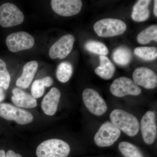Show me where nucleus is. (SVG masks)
<instances>
[{
  "mask_svg": "<svg viewBox=\"0 0 157 157\" xmlns=\"http://www.w3.org/2000/svg\"><path fill=\"white\" fill-rule=\"evenodd\" d=\"M0 117L9 121H14L21 125L30 123L33 116L30 112L8 103L0 104Z\"/></svg>",
  "mask_w": 157,
  "mask_h": 157,
  "instance_id": "obj_5",
  "label": "nucleus"
},
{
  "mask_svg": "<svg viewBox=\"0 0 157 157\" xmlns=\"http://www.w3.org/2000/svg\"><path fill=\"white\" fill-rule=\"evenodd\" d=\"M51 5L52 10L56 14L70 17L80 12L82 4L80 0H52Z\"/></svg>",
  "mask_w": 157,
  "mask_h": 157,
  "instance_id": "obj_12",
  "label": "nucleus"
},
{
  "mask_svg": "<svg viewBox=\"0 0 157 157\" xmlns=\"http://www.w3.org/2000/svg\"><path fill=\"white\" fill-rule=\"evenodd\" d=\"M121 131L111 122L103 124L94 136V142L100 147H106L113 145L120 137Z\"/></svg>",
  "mask_w": 157,
  "mask_h": 157,
  "instance_id": "obj_4",
  "label": "nucleus"
},
{
  "mask_svg": "<svg viewBox=\"0 0 157 157\" xmlns=\"http://www.w3.org/2000/svg\"><path fill=\"white\" fill-rule=\"evenodd\" d=\"M85 46L86 49L88 51L100 56H105L109 52L106 45L98 41H89L86 43Z\"/></svg>",
  "mask_w": 157,
  "mask_h": 157,
  "instance_id": "obj_25",
  "label": "nucleus"
},
{
  "mask_svg": "<svg viewBox=\"0 0 157 157\" xmlns=\"http://www.w3.org/2000/svg\"><path fill=\"white\" fill-rule=\"evenodd\" d=\"M38 63L36 61H31L27 63L23 68L22 75L16 81L17 87L26 89L29 86L36 73Z\"/></svg>",
  "mask_w": 157,
  "mask_h": 157,
  "instance_id": "obj_15",
  "label": "nucleus"
},
{
  "mask_svg": "<svg viewBox=\"0 0 157 157\" xmlns=\"http://www.w3.org/2000/svg\"><path fill=\"white\" fill-rule=\"evenodd\" d=\"M24 19L22 11L14 4L6 3L0 6V25L2 27L19 25Z\"/></svg>",
  "mask_w": 157,
  "mask_h": 157,
  "instance_id": "obj_6",
  "label": "nucleus"
},
{
  "mask_svg": "<svg viewBox=\"0 0 157 157\" xmlns=\"http://www.w3.org/2000/svg\"><path fill=\"white\" fill-rule=\"evenodd\" d=\"M140 128L144 141L146 144H151L157 137V128L155 114L151 111H147L142 117Z\"/></svg>",
  "mask_w": 157,
  "mask_h": 157,
  "instance_id": "obj_10",
  "label": "nucleus"
},
{
  "mask_svg": "<svg viewBox=\"0 0 157 157\" xmlns=\"http://www.w3.org/2000/svg\"><path fill=\"white\" fill-rule=\"evenodd\" d=\"M132 58V52L127 47H119L114 50L113 54V61L120 66H124L128 64Z\"/></svg>",
  "mask_w": 157,
  "mask_h": 157,
  "instance_id": "obj_20",
  "label": "nucleus"
},
{
  "mask_svg": "<svg viewBox=\"0 0 157 157\" xmlns=\"http://www.w3.org/2000/svg\"><path fill=\"white\" fill-rule=\"evenodd\" d=\"M53 82L52 78L48 76L36 80L32 85V96L35 99L41 98L44 94L45 87H50Z\"/></svg>",
  "mask_w": 157,
  "mask_h": 157,
  "instance_id": "obj_19",
  "label": "nucleus"
},
{
  "mask_svg": "<svg viewBox=\"0 0 157 157\" xmlns=\"http://www.w3.org/2000/svg\"><path fill=\"white\" fill-rule=\"evenodd\" d=\"M118 148L124 157H144L138 147L129 142H121Z\"/></svg>",
  "mask_w": 157,
  "mask_h": 157,
  "instance_id": "obj_23",
  "label": "nucleus"
},
{
  "mask_svg": "<svg viewBox=\"0 0 157 157\" xmlns=\"http://www.w3.org/2000/svg\"><path fill=\"white\" fill-rule=\"evenodd\" d=\"M73 72V66L70 63L63 62L59 65L57 69V78L61 82L65 83L70 80Z\"/></svg>",
  "mask_w": 157,
  "mask_h": 157,
  "instance_id": "obj_21",
  "label": "nucleus"
},
{
  "mask_svg": "<svg viewBox=\"0 0 157 157\" xmlns=\"http://www.w3.org/2000/svg\"><path fill=\"white\" fill-rule=\"evenodd\" d=\"M100 64L96 68L95 72L98 76L104 79H109L113 76L115 72V67L108 57L100 56Z\"/></svg>",
  "mask_w": 157,
  "mask_h": 157,
  "instance_id": "obj_17",
  "label": "nucleus"
},
{
  "mask_svg": "<svg viewBox=\"0 0 157 157\" xmlns=\"http://www.w3.org/2000/svg\"><path fill=\"white\" fill-rule=\"evenodd\" d=\"M12 102L17 107L26 108H33L37 106V101L29 94L24 91L15 88L12 90Z\"/></svg>",
  "mask_w": 157,
  "mask_h": 157,
  "instance_id": "obj_16",
  "label": "nucleus"
},
{
  "mask_svg": "<svg viewBox=\"0 0 157 157\" xmlns=\"http://www.w3.org/2000/svg\"><path fill=\"white\" fill-rule=\"evenodd\" d=\"M157 41V26H150L137 35V41L141 44H146L151 41Z\"/></svg>",
  "mask_w": 157,
  "mask_h": 157,
  "instance_id": "obj_22",
  "label": "nucleus"
},
{
  "mask_svg": "<svg viewBox=\"0 0 157 157\" xmlns=\"http://www.w3.org/2000/svg\"><path fill=\"white\" fill-rule=\"evenodd\" d=\"M61 97L60 92L57 88L53 87L44 97L42 100L41 107L43 112L47 115L55 114Z\"/></svg>",
  "mask_w": 157,
  "mask_h": 157,
  "instance_id": "obj_14",
  "label": "nucleus"
},
{
  "mask_svg": "<svg viewBox=\"0 0 157 157\" xmlns=\"http://www.w3.org/2000/svg\"><path fill=\"white\" fill-rule=\"evenodd\" d=\"M6 157H22V156L19 154L16 153L13 151L10 150L8 151L6 153Z\"/></svg>",
  "mask_w": 157,
  "mask_h": 157,
  "instance_id": "obj_27",
  "label": "nucleus"
},
{
  "mask_svg": "<svg viewBox=\"0 0 157 157\" xmlns=\"http://www.w3.org/2000/svg\"><path fill=\"white\" fill-rule=\"evenodd\" d=\"M0 157H6V153L3 150H0Z\"/></svg>",
  "mask_w": 157,
  "mask_h": 157,
  "instance_id": "obj_30",
  "label": "nucleus"
},
{
  "mask_svg": "<svg viewBox=\"0 0 157 157\" xmlns=\"http://www.w3.org/2000/svg\"><path fill=\"white\" fill-rule=\"evenodd\" d=\"M134 53L145 60H153L157 58V48L154 47H137L135 48Z\"/></svg>",
  "mask_w": 157,
  "mask_h": 157,
  "instance_id": "obj_24",
  "label": "nucleus"
},
{
  "mask_svg": "<svg viewBox=\"0 0 157 157\" xmlns=\"http://www.w3.org/2000/svg\"><path fill=\"white\" fill-rule=\"evenodd\" d=\"M94 29L99 36L111 37L123 34L126 30L127 25L121 20L105 18L96 22Z\"/></svg>",
  "mask_w": 157,
  "mask_h": 157,
  "instance_id": "obj_3",
  "label": "nucleus"
},
{
  "mask_svg": "<svg viewBox=\"0 0 157 157\" xmlns=\"http://www.w3.org/2000/svg\"><path fill=\"white\" fill-rule=\"evenodd\" d=\"M6 98V94L4 90V89L0 87V103L4 101Z\"/></svg>",
  "mask_w": 157,
  "mask_h": 157,
  "instance_id": "obj_28",
  "label": "nucleus"
},
{
  "mask_svg": "<svg viewBox=\"0 0 157 157\" xmlns=\"http://www.w3.org/2000/svg\"><path fill=\"white\" fill-rule=\"evenodd\" d=\"M85 105L93 114L101 116L107 111L106 102L98 92L92 89H86L82 94Z\"/></svg>",
  "mask_w": 157,
  "mask_h": 157,
  "instance_id": "obj_9",
  "label": "nucleus"
},
{
  "mask_svg": "<svg viewBox=\"0 0 157 157\" xmlns=\"http://www.w3.org/2000/svg\"><path fill=\"white\" fill-rule=\"evenodd\" d=\"M154 13L155 16L157 17V1H154Z\"/></svg>",
  "mask_w": 157,
  "mask_h": 157,
  "instance_id": "obj_29",
  "label": "nucleus"
},
{
  "mask_svg": "<svg viewBox=\"0 0 157 157\" xmlns=\"http://www.w3.org/2000/svg\"><path fill=\"white\" fill-rule=\"evenodd\" d=\"M110 92L116 97H124L127 95L137 96L141 90L131 78L121 77L113 81L109 88Z\"/></svg>",
  "mask_w": 157,
  "mask_h": 157,
  "instance_id": "obj_7",
  "label": "nucleus"
},
{
  "mask_svg": "<svg viewBox=\"0 0 157 157\" xmlns=\"http://www.w3.org/2000/svg\"><path fill=\"white\" fill-rule=\"evenodd\" d=\"M133 81L147 89L156 87L157 76L153 70L146 67L137 68L133 73Z\"/></svg>",
  "mask_w": 157,
  "mask_h": 157,
  "instance_id": "obj_13",
  "label": "nucleus"
},
{
  "mask_svg": "<svg viewBox=\"0 0 157 157\" xmlns=\"http://www.w3.org/2000/svg\"><path fill=\"white\" fill-rule=\"evenodd\" d=\"M151 1L140 0L134 6L132 14V19L136 21L141 22L148 19L150 11L148 7Z\"/></svg>",
  "mask_w": 157,
  "mask_h": 157,
  "instance_id": "obj_18",
  "label": "nucleus"
},
{
  "mask_svg": "<svg viewBox=\"0 0 157 157\" xmlns=\"http://www.w3.org/2000/svg\"><path fill=\"white\" fill-rule=\"evenodd\" d=\"M70 151L67 142L58 139H51L43 141L37 147L38 157H67Z\"/></svg>",
  "mask_w": 157,
  "mask_h": 157,
  "instance_id": "obj_2",
  "label": "nucleus"
},
{
  "mask_svg": "<svg viewBox=\"0 0 157 157\" xmlns=\"http://www.w3.org/2000/svg\"><path fill=\"white\" fill-rule=\"evenodd\" d=\"M74 37L71 34L61 37L51 47L49 55L52 59H63L68 56L73 49Z\"/></svg>",
  "mask_w": 157,
  "mask_h": 157,
  "instance_id": "obj_11",
  "label": "nucleus"
},
{
  "mask_svg": "<svg viewBox=\"0 0 157 157\" xmlns=\"http://www.w3.org/2000/svg\"><path fill=\"white\" fill-rule=\"evenodd\" d=\"M6 43L10 51L16 52L33 48L35 44V39L26 32H19L8 36Z\"/></svg>",
  "mask_w": 157,
  "mask_h": 157,
  "instance_id": "obj_8",
  "label": "nucleus"
},
{
  "mask_svg": "<svg viewBox=\"0 0 157 157\" xmlns=\"http://www.w3.org/2000/svg\"><path fill=\"white\" fill-rule=\"evenodd\" d=\"M11 76L7 70L6 63L0 59V87L5 90L9 88Z\"/></svg>",
  "mask_w": 157,
  "mask_h": 157,
  "instance_id": "obj_26",
  "label": "nucleus"
},
{
  "mask_svg": "<svg viewBox=\"0 0 157 157\" xmlns=\"http://www.w3.org/2000/svg\"><path fill=\"white\" fill-rule=\"evenodd\" d=\"M113 124L128 136L137 135L140 130V124L133 114L120 109L113 110L109 115Z\"/></svg>",
  "mask_w": 157,
  "mask_h": 157,
  "instance_id": "obj_1",
  "label": "nucleus"
}]
</instances>
